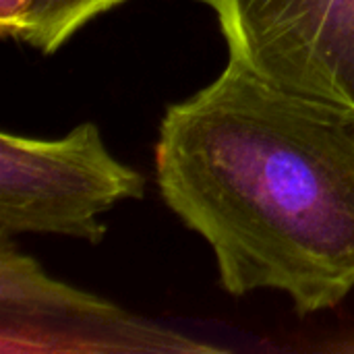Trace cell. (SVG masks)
<instances>
[{"label": "cell", "mask_w": 354, "mask_h": 354, "mask_svg": "<svg viewBox=\"0 0 354 354\" xmlns=\"http://www.w3.org/2000/svg\"><path fill=\"white\" fill-rule=\"evenodd\" d=\"M37 0H0V33L2 37L23 41Z\"/></svg>", "instance_id": "obj_6"}, {"label": "cell", "mask_w": 354, "mask_h": 354, "mask_svg": "<svg viewBox=\"0 0 354 354\" xmlns=\"http://www.w3.org/2000/svg\"><path fill=\"white\" fill-rule=\"evenodd\" d=\"M0 340L4 353L212 351L54 280L8 239H0Z\"/></svg>", "instance_id": "obj_4"}, {"label": "cell", "mask_w": 354, "mask_h": 354, "mask_svg": "<svg viewBox=\"0 0 354 354\" xmlns=\"http://www.w3.org/2000/svg\"><path fill=\"white\" fill-rule=\"evenodd\" d=\"M228 60L266 83L354 118V0H197Z\"/></svg>", "instance_id": "obj_3"}, {"label": "cell", "mask_w": 354, "mask_h": 354, "mask_svg": "<svg viewBox=\"0 0 354 354\" xmlns=\"http://www.w3.org/2000/svg\"><path fill=\"white\" fill-rule=\"evenodd\" d=\"M156 180L166 205L212 247L226 292H284L301 315L353 292L351 116L228 60L166 110Z\"/></svg>", "instance_id": "obj_1"}, {"label": "cell", "mask_w": 354, "mask_h": 354, "mask_svg": "<svg viewBox=\"0 0 354 354\" xmlns=\"http://www.w3.org/2000/svg\"><path fill=\"white\" fill-rule=\"evenodd\" d=\"M124 0H37L25 44L44 54H54L83 25Z\"/></svg>", "instance_id": "obj_5"}, {"label": "cell", "mask_w": 354, "mask_h": 354, "mask_svg": "<svg viewBox=\"0 0 354 354\" xmlns=\"http://www.w3.org/2000/svg\"><path fill=\"white\" fill-rule=\"evenodd\" d=\"M143 193L145 178L110 153L93 122L60 139L0 135V239L33 232L100 245L102 214Z\"/></svg>", "instance_id": "obj_2"}]
</instances>
